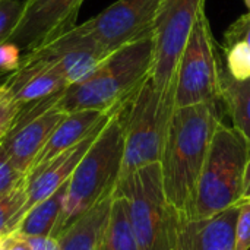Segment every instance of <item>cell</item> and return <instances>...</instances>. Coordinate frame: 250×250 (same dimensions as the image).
<instances>
[{"label":"cell","mask_w":250,"mask_h":250,"mask_svg":"<svg viewBox=\"0 0 250 250\" xmlns=\"http://www.w3.org/2000/svg\"><path fill=\"white\" fill-rule=\"evenodd\" d=\"M224 111L223 101L173 110L160 164L167 201L180 217L189 218L196 185Z\"/></svg>","instance_id":"1"},{"label":"cell","mask_w":250,"mask_h":250,"mask_svg":"<svg viewBox=\"0 0 250 250\" xmlns=\"http://www.w3.org/2000/svg\"><path fill=\"white\" fill-rule=\"evenodd\" d=\"M154 32L108 54L86 78L59 92L54 105L64 113L110 111L127 100L149 76Z\"/></svg>","instance_id":"2"},{"label":"cell","mask_w":250,"mask_h":250,"mask_svg":"<svg viewBox=\"0 0 250 250\" xmlns=\"http://www.w3.org/2000/svg\"><path fill=\"white\" fill-rule=\"evenodd\" d=\"M123 103L114 108L107 125L70 176L63 214L56 227L54 239L94 205L116 192L125 155Z\"/></svg>","instance_id":"3"},{"label":"cell","mask_w":250,"mask_h":250,"mask_svg":"<svg viewBox=\"0 0 250 250\" xmlns=\"http://www.w3.org/2000/svg\"><path fill=\"white\" fill-rule=\"evenodd\" d=\"M249 155L245 136L221 122L201 171L189 218H208L239 204Z\"/></svg>","instance_id":"4"},{"label":"cell","mask_w":250,"mask_h":250,"mask_svg":"<svg viewBox=\"0 0 250 250\" xmlns=\"http://www.w3.org/2000/svg\"><path fill=\"white\" fill-rule=\"evenodd\" d=\"M116 192L127 201L139 250H174L177 211L167 201L161 164L154 163L122 177Z\"/></svg>","instance_id":"5"},{"label":"cell","mask_w":250,"mask_h":250,"mask_svg":"<svg viewBox=\"0 0 250 250\" xmlns=\"http://www.w3.org/2000/svg\"><path fill=\"white\" fill-rule=\"evenodd\" d=\"M173 110V104L161 100L149 76L123 103L125 155L120 179L161 161Z\"/></svg>","instance_id":"6"},{"label":"cell","mask_w":250,"mask_h":250,"mask_svg":"<svg viewBox=\"0 0 250 250\" xmlns=\"http://www.w3.org/2000/svg\"><path fill=\"white\" fill-rule=\"evenodd\" d=\"M205 0H163L154 26V62L149 78L161 100L174 105L176 72Z\"/></svg>","instance_id":"7"},{"label":"cell","mask_w":250,"mask_h":250,"mask_svg":"<svg viewBox=\"0 0 250 250\" xmlns=\"http://www.w3.org/2000/svg\"><path fill=\"white\" fill-rule=\"evenodd\" d=\"M218 53L209 21L205 10H202L190 31L177 66L174 107L223 101Z\"/></svg>","instance_id":"8"},{"label":"cell","mask_w":250,"mask_h":250,"mask_svg":"<svg viewBox=\"0 0 250 250\" xmlns=\"http://www.w3.org/2000/svg\"><path fill=\"white\" fill-rule=\"evenodd\" d=\"M161 3L163 0H117L78 28L111 54L154 32Z\"/></svg>","instance_id":"9"},{"label":"cell","mask_w":250,"mask_h":250,"mask_svg":"<svg viewBox=\"0 0 250 250\" xmlns=\"http://www.w3.org/2000/svg\"><path fill=\"white\" fill-rule=\"evenodd\" d=\"M83 0H23L22 13L6 41L23 53L63 35L76 25Z\"/></svg>","instance_id":"10"},{"label":"cell","mask_w":250,"mask_h":250,"mask_svg":"<svg viewBox=\"0 0 250 250\" xmlns=\"http://www.w3.org/2000/svg\"><path fill=\"white\" fill-rule=\"evenodd\" d=\"M108 54L94 38L75 25L42 47L23 53L22 60L44 62L72 85L86 78Z\"/></svg>","instance_id":"11"},{"label":"cell","mask_w":250,"mask_h":250,"mask_svg":"<svg viewBox=\"0 0 250 250\" xmlns=\"http://www.w3.org/2000/svg\"><path fill=\"white\" fill-rule=\"evenodd\" d=\"M113 111L83 141H81L78 145L69 148L67 151L59 154L57 157L51 158L45 164L31 170L26 174V183H25L26 201H25V205H23V208L21 209V212L18 215L15 229L19 224V221L22 220V217L32 207H35L38 202H41L45 198H48L50 195H53L56 190H59L70 179V176L73 174L75 168L78 167V164L81 163V160L83 158V155L86 154V151L89 149V146L95 141V138L100 135L103 127L107 125V122L111 117ZM15 229H13V231H15Z\"/></svg>","instance_id":"12"},{"label":"cell","mask_w":250,"mask_h":250,"mask_svg":"<svg viewBox=\"0 0 250 250\" xmlns=\"http://www.w3.org/2000/svg\"><path fill=\"white\" fill-rule=\"evenodd\" d=\"M66 114L53 104L41 113L18 116L13 127L0 142L12 163L22 173L28 174L37 155Z\"/></svg>","instance_id":"13"},{"label":"cell","mask_w":250,"mask_h":250,"mask_svg":"<svg viewBox=\"0 0 250 250\" xmlns=\"http://www.w3.org/2000/svg\"><path fill=\"white\" fill-rule=\"evenodd\" d=\"M239 205L208 218H185L177 214L174 250H236Z\"/></svg>","instance_id":"14"},{"label":"cell","mask_w":250,"mask_h":250,"mask_svg":"<svg viewBox=\"0 0 250 250\" xmlns=\"http://www.w3.org/2000/svg\"><path fill=\"white\" fill-rule=\"evenodd\" d=\"M1 85L22 108L47 100L69 86L56 69L40 60H21V66Z\"/></svg>","instance_id":"15"},{"label":"cell","mask_w":250,"mask_h":250,"mask_svg":"<svg viewBox=\"0 0 250 250\" xmlns=\"http://www.w3.org/2000/svg\"><path fill=\"white\" fill-rule=\"evenodd\" d=\"M116 108V107H114ZM113 108V110H114ZM113 110L110 111H98V110H79L67 113L63 120L57 125L48 141L45 142L41 152L37 155L31 170L45 164L51 158L59 154L67 151L69 148L78 145L83 141ZM29 170V171H31ZM28 171V173H29Z\"/></svg>","instance_id":"16"},{"label":"cell","mask_w":250,"mask_h":250,"mask_svg":"<svg viewBox=\"0 0 250 250\" xmlns=\"http://www.w3.org/2000/svg\"><path fill=\"white\" fill-rule=\"evenodd\" d=\"M114 193L100 201L56 237L60 250H98L110 221Z\"/></svg>","instance_id":"17"},{"label":"cell","mask_w":250,"mask_h":250,"mask_svg":"<svg viewBox=\"0 0 250 250\" xmlns=\"http://www.w3.org/2000/svg\"><path fill=\"white\" fill-rule=\"evenodd\" d=\"M218 73L226 111L233 122V127L245 136L250 145V78L243 81L234 79L221 53H218Z\"/></svg>","instance_id":"18"},{"label":"cell","mask_w":250,"mask_h":250,"mask_svg":"<svg viewBox=\"0 0 250 250\" xmlns=\"http://www.w3.org/2000/svg\"><path fill=\"white\" fill-rule=\"evenodd\" d=\"M67 182L53 195L32 207L22 217L12 234H21L25 237H53L63 214L64 199L67 193Z\"/></svg>","instance_id":"19"},{"label":"cell","mask_w":250,"mask_h":250,"mask_svg":"<svg viewBox=\"0 0 250 250\" xmlns=\"http://www.w3.org/2000/svg\"><path fill=\"white\" fill-rule=\"evenodd\" d=\"M98 250H139L129 220L127 201L117 192L114 193L110 221Z\"/></svg>","instance_id":"20"},{"label":"cell","mask_w":250,"mask_h":250,"mask_svg":"<svg viewBox=\"0 0 250 250\" xmlns=\"http://www.w3.org/2000/svg\"><path fill=\"white\" fill-rule=\"evenodd\" d=\"M25 183L9 193L0 195V233L4 236L12 234L18 215L25 205L26 201Z\"/></svg>","instance_id":"21"},{"label":"cell","mask_w":250,"mask_h":250,"mask_svg":"<svg viewBox=\"0 0 250 250\" xmlns=\"http://www.w3.org/2000/svg\"><path fill=\"white\" fill-rule=\"evenodd\" d=\"M224 62L234 79L243 81L250 78V45L248 42H237L229 48H223Z\"/></svg>","instance_id":"22"},{"label":"cell","mask_w":250,"mask_h":250,"mask_svg":"<svg viewBox=\"0 0 250 250\" xmlns=\"http://www.w3.org/2000/svg\"><path fill=\"white\" fill-rule=\"evenodd\" d=\"M26 180V174L22 173L6 154L1 142H0V195L9 193L23 185Z\"/></svg>","instance_id":"23"},{"label":"cell","mask_w":250,"mask_h":250,"mask_svg":"<svg viewBox=\"0 0 250 250\" xmlns=\"http://www.w3.org/2000/svg\"><path fill=\"white\" fill-rule=\"evenodd\" d=\"M21 110L22 107L13 100L9 91L0 85V141L10 132Z\"/></svg>","instance_id":"24"},{"label":"cell","mask_w":250,"mask_h":250,"mask_svg":"<svg viewBox=\"0 0 250 250\" xmlns=\"http://www.w3.org/2000/svg\"><path fill=\"white\" fill-rule=\"evenodd\" d=\"M22 7L23 0H0V42H4L16 26Z\"/></svg>","instance_id":"25"},{"label":"cell","mask_w":250,"mask_h":250,"mask_svg":"<svg viewBox=\"0 0 250 250\" xmlns=\"http://www.w3.org/2000/svg\"><path fill=\"white\" fill-rule=\"evenodd\" d=\"M237 42H248L250 45V13L239 16L224 32L223 48H229Z\"/></svg>","instance_id":"26"},{"label":"cell","mask_w":250,"mask_h":250,"mask_svg":"<svg viewBox=\"0 0 250 250\" xmlns=\"http://www.w3.org/2000/svg\"><path fill=\"white\" fill-rule=\"evenodd\" d=\"M236 221V250L250 249V201L239 202Z\"/></svg>","instance_id":"27"},{"label":"cell","mask_w":250,"mask_h":250,"mask_svg":"<svg viewBox=\"0 0 250 250\" xmlns=\"http://www.w3.org/2000/svg\"><path fill=\"white\" fill-rule=\"evenodd\" d=\"M22 60V50L9 41L0 42V75L7 73L10 75L21 66Z\"/></svg>","instance_id":"28"},{"label":"cell","mask_w":250,"mask_h":250,"mask_svg":"<svg viewBox=\"0 0 250 250\" xmlns=\"http://www.w3.org/2000/svg\"><path fill=\"white\" fill-rule=\"evenodd\" d=\"M32 250H60V245L54 237H26Z\"/></svg>","instance_id":"29"},{"label":"cell","mask_w":250,"mask_h":250,"mask_svg":"<svg viewBox=\"0 0 250 250\" xmlns=\"http://www.w3.org/2000/svg\"><path fill=\"white\" fill-rule=\"evenodd\" d=\"M4 250H32L28 239L21 234H10L6 239Z\"/></svg>","instance_id":"30"},{"label":"cell","mask_w":250,"mask_h":250,"mask_svg":"<svg viewBox=\"0 0 250 250\" xmlns=\"http://www.w3.org/2000/svg\"><path fill=\"white\" fill-rule=\"evenodd\" d=\"M250 201V155L246 168H245V176H243V189H242V198L239 202H248Z\"/></svg>","instance_id":"31"},{"label":"cell","mask_w":250,"mask_h":250,"mask_svg":"<svg viewBox=\"0 0 250 250\" xmlns=\"http://www.w3.org/2000/svg\"><path fill=\"white\" fill-rule=\"evenodd\" d=\"M6 239H7V236H4V234H1L0 233V250L4 248V243H6Z\"/></svg>","instance_id":"32"},{"label":"cell","mask_w":250,"mask_h":250,"mask_svg":"<svg viewBox=\"0 0 250 250\" xmlns=\"http://www.w3.org/2000/svg\"><path fill=\"white\" fill-rule=\"evenodd\" d=\"M245 4L248 6V9H249V12H250V0H245Z\"/></svg>","instance_id":"33"},{"label":"cell","mask_w":250,"mask_h":250,"mask_svg":"<svg viewBox=\"0 0 250 250\" xmlns=\"http://www.w3.org/2000/svg\"><path fill=\"white\" fill-rule=\"evenodd\" d=\"M1 250H4V248H3V249H1Z\"/></svg>","instance_id":"34"},{"label":"cell","mask_w":250,"mask_h":250,"mask_svg":"<svg viewBox=\"0 0 250 250\" xmlns=\"http://www.w3.org/2000/svg\"><path fill=\"white\" fill-rule=\"evenodd\" d=\"M249 13H250V12H249Z\"/></svg>","instance_id":"35"},{"label":"cell","mask_w":250,"mask_h":250,"mask_svg":"<svg viewBox=\"0 0 250 250\" xmlns=\"http://www.w3.org/2000/svg\"><path fill=\"white\" fill-rule=\"evenodd\" d=\"M249 250H250V249H249Z\"/></svg>","instance_id":"36"}]
</instances>
